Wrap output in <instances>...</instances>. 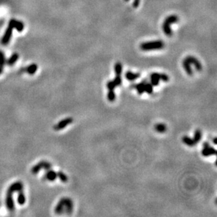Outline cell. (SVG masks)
Segmentation results:
<instances>
[{"mask_svg": "<svg viewBox=\"0 0 217 217\" xmlns=\"http://www.w3.org/2000/svg\"><path fill=\"white\" fill-rule=\"evenodd\" d=\"M23 184L22 182L20 181H16L13 183L9 186V188L7 191L8 193L13 194L15 192H19L20 191H23Z\"/></svg>", "mask_w": 217, "mask_h": 217, "instance_id": "cell-7", "label": "cell"}, {"mask_svg": "<svg viewBox=\"0 0 217 217\" xmlns=\"http://www.w3.org/2000/svg\"><path fill=\"white\" fill-rule=\"evenodd\" d=\"M182 142L185 143L186 145L189 146V147H193V146L195 145L193 139L190 138V137L188 136H184L182 137Z\"/></svg>", "mask_w": 217, "mask_h": 217, "instance_id": "cell-16", "label": "cell"}, {"mask_svg": "<svg viewBox=\"0 0 217 217\" xmlns=\"http://www.w3.org/2000/svg\"><path fill=\"white\" fill-rule=\"evenodd\" d=\"M45 179L50 181H54L57 178V173L55 172L54 171L51 170V169L46 170L45 173Z\"/></svg>", "mask_w": 217, "mask_h": 217, "instance_id": "cell-12", "label": "cell"}, {"mask_svg": "<svg viewBox=\"0 0 217 217\" xmlns=\"http://www.w3.org/2000/svg\"><path fill=\"white\" fill-rule=\"evenodd\" d=\"M107 88L108 89V90H114L116 88V86L113 81H108L107 82Z\"/></svg>", "mask_w": 217, "mask_h": 217, "instance_id": "cell-30", "label": "cell"}, {"mask_svg": "<svg viewBox=\"0 0 217 217\" xmlns=\"http://www.w3.org/2000/svg\"><path fill=\"white\" fill-rule=\"evenodd\" d=\"M144 89L145 92H147L148 94H151L153 91V86L150 83L145 82L144 83Z\"/></svg>", "mask_w": 217, "mask_h": 217, "instance_id": "cell-24", "label": "cell"}, {"mask_svg": "<svg viewBox=\"0 0 217 217\" xmlns=\"http://www.w3.org/2000/svg\"><path fill=\"white\" fill-rule=\"evenodd\" d=\"M193 139L195 144H197L198 143H199L201 141V139H202V131L200 129H197L195 131Z\"/></svg>", "mask_w": 217, "mask_h": 217, "instance_id": "cell-20", "label": "cell"}, {"mask_svg": "<svg viewBox=\"0 0 217 217\" xmlns=\"http://www.w3.org/2000/svg\"><path fill=\"white\" fill-rule=\"evenodd\" d=\"M185 59H186V60L188 61V62L190 63L191 65V64H193V65H195L196 70H197L198 71H201V70H202V64H201L200 61H198L197 58H195V57L189 56H187Z\"/></svg>", "mask_w": 217, "mask_h": 217, "instance_id": "cell-9", "label": "cell"}, {"mask_svg": "<svg viewBox=\"0 0 217 217\" xmlns=\"http://www.w3.org/2000/svg\"><path fill=\"white\" fill-rule=\"evenodd\" d=\"M164 44L163 41H152V42H145L141 44L140 47L143 51H152V50H159L163 49Z\"/></svg>", "mask_w": 217, "mask_h": 217, "instance_id": "cell-1", "label": "cell"}, {"mask_svg": "<svg viewBox=\"0 0 217 217\" xmlns=\"http://www.w3.org/2000/svg\"><path fill=\"white\" fill-rule=\"evenodd\" d=\"M166 126L163 123H158L155 125V130L159 133H164L166 131Z\"/></svg>", "mask_w": 217, "mask_h": 217, "instance_id": "cell-18", "label": "cell"}, {"mask_svg": "<svg viewBox=\"0 0 217 217\" xmlns=\"http://www.w3.org/2000/svg\"><path fill=\"white\" fill-rule=\"evenodd\" d=\"M73 122V119L72 117H67L65 119H63L61 121H60L58 124H56L54 127V129L56 130V131H60V130H62L63 129L69 125L70 124H71Z\"/></svg>", "mask_w": 217, "mask_h": 217, "instance_id": "cell-6", "label": "cell"}, {"mask_svg": "<svg viewBox=\"0 0 217 217\" xmlns=\"http://www.w3.org/2000/svg\"><path fill=\"white\" fill-rule=\"evenodd\" d=\"M144 83L145 82H141V83L139 84H134V86H132V87L134 89H136L137 92L138 93V94H142L145 92V89H144Z\"/></svg>", "mask_w": 217, "mask_h": 217, "instance_id": "cell-17", "label": "cell"}, {"mask_svg": "<svg viewBox=\"0 0 217 217\" xmlns=\"http://www.w3.org/2000/svg\"><path fill=\"white\" fill-rule=\"evenodd\" d=\"M216 140H217L216 137H214V139H213V143H214V145H216V144H217Z\"/></svg>", "mask_w": 217, "mask_h": 217, "instance_id": "cell-32", "label": "cell"}, {"mask_svg": "<svg viewBox=\"0 0 217 217\" xmlns=\"http://www.w3.org/2000/svg\"><path fill=\"white\" fill-rule=\"evenodd\" d=\"M38 69V66L36 65V64L33 63L30 65L29 66H27V68H26L24 69L25 72H26L27 73H28L29 75H33L36 72L37 70Z\"/></svg>", "mask_w": 217, "mask_h": 217, "instance_id": "cell-14", "label": "cell"}, {"mask_svg": "<svg viewBox=\"0 0 217 217\" xmlns=\"http://www.w3.org/2000/svg\"><path fill=\"white\" fill-rule=\"evenodd\" d=\"M159 80L160 79H159L158 77V73H152L151 76H150V84L152 86H157L159 83Z\"/></svg>", "mask_w": 217, "mask_h": 217, "instance_id": "cell-15", "label": "cell"}, {"mask_svg": "<svg viewBox=\"0 0 217 217\" xmlns=\"http://www.w3.org/2000/svg\"><path fill=\"white\" fill-rule=\"evenodd\" d=\"M51 168V164L49 163V162L47 161H41L40 163L35 164V166L32 168L31 172L34 174H36L37 173L40 171L42 170V169H44L45 170H49V169Z\"/></svg>", "mask_w": 217, "mask_h": 217, "instance_id": "cell-3", "label": "cell"}, {"mask_svg": "<svg viewBox=\"0 0 217 217\" xmlns=\"http://www.w3.org/2000/svg\"><path fill=\"white\" fill-rule=\"evenodd\" d=\"M178 20H179V18L175 15L170 16L166 18L163 26V29L165 35L168 36H171L172 35V31L170 28V25L177 23Z\"/></svg>", "mask_w": 217, "mask_h": 217, "instance_id": "cell-2", "label": "cell"}, {"mask_svg": "<svg viewBox=\"0 0 217 217\" xmlns=\"http://www.w3.org/2000/svg\"><path fill=\"white\" fill-rule=\"evenodd\" d=\"M12 31H13V27L10 25H9L8 28L6 29V30L5 32V34L3 36L2 40V44L4 45H6L8 43L10 42L11 36H12Z\"/></svg>", "mask_w": 217, "mask_h": 217, "instance_id": "cell-8", "label": "cell"}, {"mask_svg": "<svg viewBox=\"0 0 217 217\" xmlns=\"http://www.w3.org/2000/svg\"><path fill=\"white\" fill-rule=\"evenodd\" d=\"M2 72H3V67L0 66V74H2Z\"/></svg>", "mask_w": 217, "mask_h": 217, "instance_id": "cell-33", "label": "cell"}, {"mask_svg": "<svg viewBox=\"0 0 217 217\" xmlns=\"http://www.w3.org/2000/svg\"><path fill=\"white\" fill-rule=\"evenodd\" d=\"M158 77L159 79L164 82H168L169 79H170V77H169L168 75L163 74V73H158Z\"/></svg>", "mask_w": 217, "mask_h": 217, "instance_id": "cell-29", "label": "cell"}, {"mask_svg": "<svg viewBox=\"0 0 217 217\" xmlns=\"http://www.w3.org/2000/svg\"><path fill=\"white\" fill-rule=\"evenodd\" d=\"M141 75L139 73H134L130 71H127L125 73V78H126L127 80L129 81H134L136 80V79H138L140 77Z\"/></svg>", "mask_w": 217, "mask_h": 217, "instance_id": "cell-13", "label": "cell"}, {"mask_svg": "<svg viewBox=\"0 0 217 217\" xmlns=\"http://www.w3.org/2000/svg\"><path fill=\"white\" fill-rule=\"evenodd\" d=\"M26 196H25L23 192V191H20L18 192V203L20 205H23L25 203H26Z\"/></svg>", "mask_w": 217, "mask_h": 217, "instance_id": "cell-21", "label": "cell"}, {"mask_svg": "<svg viewBox=\"0 0 217 217\" xmlns=\"http://www.w3.org/2000/svg\"><path fill=\"white\" fill-rule=\"evenodd\" d=\"M125 1H126V2H127V1H129V0H125Z\"/></svg>", "mask_w": 217, "mask_h": 217, "instance_id": "cell-34", "label": "cell"}, {"mask_svg": "<svg viewBox=\"0 0 217 217\" xmlns=\"http://www.w3.org/2000/svg\"><path fill=\"white\" fill-rule=\"evenodd\" d=\"M182 64H183V67L184 68V69L186 70L187 74L188 75H193V70H192V68L191 67V64L189 63L186 59H184V61H183Z\"/></svg>", "mask_w": 217, "mask_h": 217, "instance_id": "cell-19", "label": "cell"}, {"mask_svg": "<svg viewBox=\"0 0 217 217\" xmlns=\"http://www.w3.org/2000/svg\"><path fill=\"white\" fill-rule=\"evenodd\" d=\"M60 202L62 203L64 209V213H67L68 214H71L73 209V202L72 200L68 198H63L60 200Z\"/></svg>", "mask_w": 217, "mask_h": 217, "instance_id": "cell-4", "label": "cell"}, {"mask_svg": "<svg viewBox=\"0 0 217 217\" xmlns=\"http://www.w3.org/2000/svg\"><path fill=\"white\" fill-rule=\"evenodd\" d=\"M6 63V59L4 54L2 51H0V66L1 67H4V64Z\"/></svg>", "mask_w": 217, "mask_h": 217, "instance_id": "cell-28", "label": "cell"}, {"mask_svg": "<svg viewBox=\"0 0 217 217\" xmlns=\"http://www.w3.org/2000/svg\"><path fill=\"white\" fill-rule=\"evenodd\" d=\"M18 57H19V56H18V54H13L12 56L9 58V60H7V61H6V63H7L9 65L12 66L13 64L18 61Z\"/></svg>", "mask_w": 217, "mask_h": 217, "instance_id": "cell-22", "label": "cell"}, {"mask_svg": "<svg viewBox=\"0 0 217 217\" xmlns=\"http://www.w3.org/2000/svg\"><path fill=\"white\" fill-rule=\"evenodd\" d=\"M114 69H115V72L116 75H121L122 72V63L120 62H117L115 64V67H114Z\"/></svg>", "mask_w": 217, "mask_h": 217, "instance_id": "cell-23", "label": "cell"}, {"mask_svg": "<svg viewBox=\"0 0 217 217\" xmlns=\"http://www.w3.org/2000/svg\"><path fill=\"white\" fill-rule=\"evenodd\" d=\"M216 151L215 148L210 146L209 143L205 142L203 143V149L202 150V155L204 157H209L212 155H215Z\"/></svg>", "mask_w": 217, "mask_h": 217, "instance_id": "cell-5", "label": "cell"}, {"mask_svg": "<svg viewBox=\"0 0 217 217\" xmlns=\"http://www.w3.org/2000/svg\"><path fill=\"white\" fill-rule=\"evenodd\" d=\"M107 97H108V100L110 102H113L114 100H115L116 95L114 90H109L108 92V95H107Z\"/></svg>", "mask_w": 217, "mask_h": 217, "instance_id": "cell-26", "label": "cell"}, {"mask_svg": "<svg viewBox=\"0 0 217 217\" xmlns=\"http://www.w3.org/2000/svg\"><path fill=\"white\" fill-rule=\"evenodd\" d=\"M13 194L11 193H6V205L7 209L9 211H13L15 209V204L14 201L13 199Z\"/></svg>", "mask_w": 217, "mask_h": 217, "instance_id": "cell-10", "label": "cell"}, {"mask_svg": "<svg viewBox=\"0 0 217 217\" xmlns=\"http://www.w3.org/2000/svg\"><path fill=\"white\" fill-rule=\"evenodd\" d=\"M57 177H58L59 179L63 183H66L68 181V178L67 177V175L65 174V173H64L63 172H61V171H59V172L57 173Z\"/></svg>", "mask_w": 217, "mask_h": 217, "instance_id": "cell-25", "label": "cell"}, {"mask_svg": "<svg viewBox=\"0 0 217 217\" xmlns=\"http://www.w3.org/2000/svg\"><path fill=\"white\" fill-rule=\"evenodd\" d=\"M113 81L114 82V83H115L116 86H120L122 83V77H121L120 75H117V76L115 77V79H114Z\"/></svg>", "mask_w": 217, "mask_h": 217, "instance_id": "cell-27", "label": "cell"}, {"mask_svg": "<svg viewBox=\"0 0 217 217\" xmlns=\"http://www.w3.org/2000/svg\"><path fill=\"white\" fill-rule=\"evenodd\" d=\"M10 26H12L13 28H16L18 32H22L24 28V25L22 22L18 21L16 20H11L10 22H9V24Z\"/></svg>", "mask_w": 217, "mask_h": 217, "instance_id": "cell-11", "label": "cell"}, {"mask_svg": "<svg viewBox=\"0 0 217 217\" xmlns=\"http://www.w3.org/2000/svg\"><path fill=\"white\" fill-rule=\"evenodd\" d=\"M139 4H140V0H134L133 2V6L134 8H137L139 6Z\"/></svg>", "mask_w": 217, "mask_h": 217, "instance_id": "cell-31", "label": "cell"}]
</instances>
